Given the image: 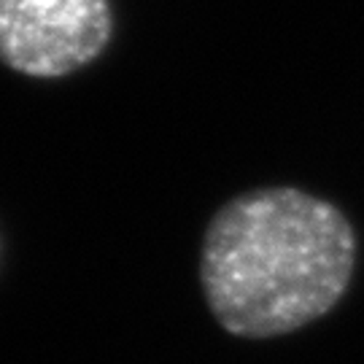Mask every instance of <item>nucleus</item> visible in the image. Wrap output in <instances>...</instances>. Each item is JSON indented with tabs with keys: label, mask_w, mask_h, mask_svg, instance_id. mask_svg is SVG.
<instances>
[{
	"label": "nucleus",
	"mask_w": 364,
	"mask_h": 364,
	"mask_svg": "<svg viewBox=\"0 0 364 364\" xmlns=\"http://www.w3.org/2000/svg\"><path fill=\"white\" fill-rule=\"evenodd\" d=\"M356 232L324 197L294 186L224 203L200 251L208 311L235 338L291 335L340 305L356 273Z\"/></svg>",
	"instance_id": "f257e3e1"
},
{
	"label": "nucleus",
	"mask_w": 364,
	"mask_h": 364,
	"mask_svg": "<svg viewBox=\"0 0 364 364\" xmlns=\"http://www.w3.org/2000/svg\"><path fill=\"white\" fill-rule=\"evenodd\" d=\"M114 38L111 0H0V65L63 78L92 65Z\"/></svg>",
	"instance_id": "f03ea898"
}]
</instances>
